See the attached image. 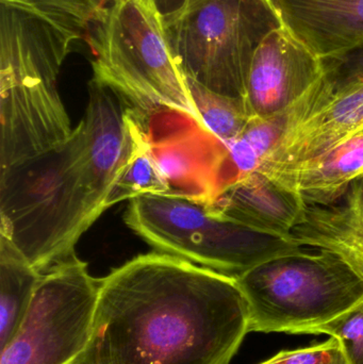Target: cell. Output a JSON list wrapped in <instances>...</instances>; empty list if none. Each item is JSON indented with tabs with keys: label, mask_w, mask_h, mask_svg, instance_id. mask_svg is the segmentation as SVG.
<instances>
[{
	"label": "cell",
	"mask_w": 363,
	"mask_h": 364,
	"mask_svg": "<svg viewBox=\"0 0 363 364\" xmlns=\"http://www.w3.org/2000/svg\"><path fill=\"white\" fill-rule=\"evenodd\" d=\"M249 333L236 277L151 252L102 278L91 337L74 364H230Z\"/></svg>",
	"instance_id": "cell-1"
},
{
	"label": "cell",
	"mask_w": 363,
	"mask_h": 364,
	"mask_svg": "<svg viewBox=\"0 0 363 364\" xmlns=\"http://www.w3.org/2000/svg\"><path fill=\"white\" fill-rule=\"evenodd\" d=\"M82 122L66 142L0 171V237L40 273L76 255L99 218L87 179Z\"/></svg>",
	"instance_id": "cell-2"
},
{
	"label": "cell",
	"mask_w": 363,
	"mask_h": 364,
	"mask_svg": "<svg viewBox=\"0 0 363 364\" xmlns=\"http://www.w3.org/2000/svg\"><path fill=\"white\" fill-rule=\"evenodd\" d=\"M70 48L38 19L1 6L0 171L59 146L74 128L58 90Z\"/></svg>",
	"instance_id": "cell-3"
},
{
	"label": "cell",
	"mask_w": 363,
	"mask_h": 364,
	"mask_svg": "<svg viewBox=\"0 0 363 364\" xmlns=\"http://www.w3.org/2000/svg\"><path fill=\"white\" fill-rule=\"evenodd\" d=\"M94 80L119 94L142 117L162 111L204 125L164 28L157 0H119L85 38Z\"/></svg>",
	"instance_id": "cell-4"
},
{
	"label": "cell",
	"mask_w": 363,
	"mask_h": 364,
	"mask_svg": "<svg viewBox=\"0 0 363 364\" xmlns=\"http://www.w3.org/2000/svg\"><path fill=\"white\" fill-rule=\"evenodd\" d=\"M249 304V333L310 335L363 301V277L342 257L305 248L236 276Z\"/></svg>",
	"instance_id": "cell-5"
},
{
	"label": "cell",
	"mask_w": 363,
	"mask_h": 364,
	"mask_svg": "<svg viewBox=\"0 0 363 364\" xmlns=\"http://www.w3.org/2000/svg\"><path fill=\"white\" fill-rule=\"evenodd\" d=\"M163 23L187 78L245 97L254 53L283 19L274 0H183L164 13Z\"/></svg>",
	"instance_id": "cell-6"
},
{
	"label": "cell",
	"mask_w": 363,
	"mask_h": 364,
	"mask_svg": "<svg viewBox=\"0 0 363 364\" xmlns=\"http://www.w3.org/2000/svg\"><path fill=\"white\" fill-rule=\"evenodd\" d=\"M124 220L160 252L234 277L269 259L308 248L247 228L208 203L179 195L132 199Z\"/></svg>",
	"instance_id": "cell-7"
},
{
	"label": "cell",
	"mask_w": 363,
	"mask_h": 364,
	"mask_svg": "<svg viewBox=\"0 0 363 364\" xmlns=\"http://www.w3.org/2000/svg\"><path fill=\"white\" fill-rule=\"evenodd\" d=\"M100 284L77 255L43 273L0 364H74L91 337Z\"/></svg>",
	"instance_id": "cell-8"
},
{
	"label": "cell",
	"mask_w": 363,
	"mask_h": 364,
	"mask_svg": "<svg viewBox=\"0 0 363 364\" xmlns=\"http://www.w3.org/2000/svg\"><path fill=\"white\" fill-rule=\"evenodd\" d=\"M327 70L326 61L281 23L262 40L249 64L244 98L251 114L269 117L287 110Z\"/></svg>",
	"instance_id": "cell-9"
},
{
	"label": "cell",
	"mask_w": 363,
	"mask_h": 364,
	"mask_svg": "<svg viewBox=\"0 0 363 364\" xmlns=\"http://www.w3.org/2000/svg\"><path fill=\"white\" fill-rule=\"evenodd\" d=\"M89 102L81 119L90 188L99 207L106 201L138 149L143 127L136 111L110 87L91 79Z\"/></svg>",
	"instance_id": "cell-10"
},
{
	"label": "cell",
	"mask_w": 363,
	"mask_h": 364,
	"mask_svg": "<svg viewBox=\"0 0 363 364\" xmlns=\"http://www.w3.org/2000/svg\"><path fill=\"white\" fill-rule=\"evenodd\" d=\"M362 129L363 82L334 90L286 134L259 171L271 172L315 159Z\"/></svg>",
	"instance_id": "cell-11"
},
{
	"label": "cell",
	"mask_w": 363,
	"mask_h": 364,
	"mask_svg": "<svg viewBox=\"0 0 363 364\" xmlns=\"http://www.w3.org/2000/svg\"><path fill=\"white\" fill-rule=\"evenodd\" d=\"M208 205L227 220L289 241L308 209L298 193L259 170L228 186Z\"/></svg>",
	"instance_id": "cell-12"
},
{
	"label": "cell",
	"mask_w": 363,
	"mask_h": 364,
	"mask_svg": "<svg viewBox=\"0 0 363 364\" xmlns=\"http://www.w3.org/2000/svg\"><path fill=\"white\" fill-rule=\"evenodd\" d=\"M286 26L324 61L363 46V0H274Z\"/></svg>",
	"instance_id": "cell-13"
},
{
	"label": "cell",
	"mask_w": 363,
	"mask_h": 364,
	"mask_svg": "<svg viewBox=\"0 0 363 364\" xmlns=\"http://www.w3.org/2000/svg\"><path fill=\"white\" fill-rule=\"evenodd\" d=\"M291 240L304 247L342 257L363 277V177L328 205H311Z\"/></svg>",
	"instance_id": "cell-14"
},
{
	"label": "cell",
	"mask_w": 363,
	"mask_h": 364,
	"mask_svg": "<svg viewBox=\"0 0 363 364\" xmlns=\"http://www.w3.org/2000/svg\"><path fill=\"white\" fill-rule=\"evenodd\" d=\"M264 173L289 186L309 207L332 205L363 177V129L315 159Z\"/></svg>",
	"instance_id": "cell-15"
},
{
	"label": "cell",
	"mask_w": 363,
	"mask_h": 364,
	"mask_svg": "<svg viewBox=\"0 0 363 364\" xmlns=\"http://www.w3.org/2000/svg\"><path fill=\"white\" fill-rule=\"evenodd\" d=\"M330 75L327 70L325 76L287 110L272 117H251L236 139L225 143L230 164L238 181L259 170L286 134L334 91V82Z\"/></svg>",
	"instance_id": "cell-16"
},
{
	"label": "cell",
	"mask_w": 363,
	"mask_h": 364,
	"mask_svg": "<svg viewBox=\"0 0 363 364\" xmlns=\"http://www.w3.org/2000/svg\"><path fill=\"white\" fill-rule=\"evenodd\" d=\"M42 275L0 237V350L14 337Z\"/></svg>",
	"instance_id": "cell-17"
},
{
	"label": "cell",
	"mask_w": 363,
	"mask_h": 364,
	"mask_svg": "<svg viewBox=\"0 0 363 364\" xmlns=\"http://www.w3.org/2000/svg\"><path fill=\"white\" fill-rule=\"evenodd\" d=\"M48 26L67 46L74 49L85 40L91 28L119 0H0Z\"/></svg>",
	"instance_id": "cell-18"
},
{
	"label": "cell",
	"mask_w": 363,
	"mask_h": 364,
	"mask_svg": "<svg viewBox=\"0 0 363 364\" xmlns=\"http://www.w3.org/2000/svg\"><path fill=\"white\" fill-rule=\"evenodd\" d=\"M187 80L207 130L224 143L236 139L253 117L245 98L223 95L192 79Z\"/></svg>",
	"instance_id": "cell-19"
},
{
	"label": "cell",
	"mask_w": 363,
	"mask_h": 364,
	"mask_svg": "<svg viewBox=\"0 0 363 364\" xmlns=\"http://www.w3.org/2000/svg\"><path fill=\"white\" fill-rule=\"evenodd\" d=\"M170 193V184L153 157L143 129L136 153L107 198L106 209L121 201H130L144 195Z\"/></svg>",
	"instance_id": "cell-20"
},
{
	"label": "cell",
	"mask_w": 363,
	"mask_h": 364,
	"mask_svg": "<svg viewBox=\"0 0 363 364\" xmlns=\"http://www.w3.org/2000/svg\"><path fill=\"white\" fill-rule=\"evenodd\" d=\"M310 335H328L340 341L350 364H363V301Z\"/></svg>",
	"instance_id": "cell-21"
},
{
	"label": "cell",
	"mask_w": 363,
	"mask_h": 364,
	"mask_svg": "<svg viewBox=\"0 0 363 364\" xmlns=\"http://www.w3.org/2000/svg\"><path fill=\"white\" fill-rule=\"evenodd\" d=\"M259 364H350L340 341L330 337L324 343L294 350H283Z\"/></svg>",
	"instance_id": "cell-22"
},
{
	"label": "cell",
	"mask_w": 363,
	"mask_h": 364,
	"mask_svg": "<svg viewBox=\"0 0 363 364\" xmlns=\"http://www.w3.org/2000/svg\"><path fill=\"white\" fill-rule=\"evenodd\" d=\"M326 62L335 90L363 82V46L336 61Z\"/></svg>",
	"instance_id": "cell-23"
}]
</instances>
